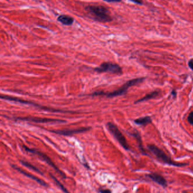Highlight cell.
Instances as JSON below:
<instances>
[{"label":"cell","mask_w":193,"mask_h":193,"mask_svg":"<svg viewBox=\"0 0 193 193\" xmlns=\"http://www.w3.org/2000/svg\"><path fill=\"white\" fill-rule=\"evenodd\" d=\"M133 2H134V3H136V4H142V1H133Z\"/></svg>","instance_id":"21"},{"label":"cell","mask_w":193,"mask_h":193,"mask_svg":"<svg viewBox=\"0 0 193 193\" xmlns=\"http://www.w3.org/2000/svg\"><path fill=\"white\" fill-rule=\"evenodd\" d=\"M11 166H12L14 169H15V170L18 171L20 173H22V174H23V175H26V176H27L28 178H30L31 179H32V180L35 181L36 182H37V183H39L40 185H42V186H44V187H48V184H47L46 182L44 181H43V180L40 179V178L37 177L35 176V175H32V174H31V173H28V172H26V171H23V169H22L21 168H20L19 167H18L17 166H16L15 165H13V164H12V165H11Z\"/></svg>","instance_id":"10"},{"label":"cell","mask_w":193,"mask_h":193,"mask_svg":"<svg viewBox=\"0 0 193 193\" xmlns=\"http://www.w3.org/2000/svg\"><path fill=\"white\" fill-rule=\"evenodd\" d=\"M134 122L139 125L146 126L148 124H151L152 122V120L150 117L146 116L134 120Z\"/></svg>","instance_id":"14"},{"label":"cell","mask_w":193,"mask_h":193,"mask_svg":"<svg viewBox=\"0 0 193 193\" xmlns=\"http://www.w3.org/2000/svg\"><path fill=\"white\" fill-rule=\"evenodd\" d=\"M107 128L124 148L126 150L129 149V145L128 144L126 138L114 124L110 122H108L107 124Z\"/></svg>","instance_id":"6"},{"label":"cell","mask_w":193,"mask_h":193,"mask_svg":"<svg viewBox=\"0 0 193 193\" xmlns=\"http://www.w3.org/2000/svg\"><path fill=\"white\" fill-rule=\"evenodd\" d=\"M171 94L173 96V98H175L176 97V95H177V92H176V91L175 90H173L172 92H171Z\"/></svg>","instance_id":"20"},{"label":"cell","mask_w":193,"mask_h":193,"mask_svg":"<svg viewBox=\"0 0 193 193\" xmlns=\"http://www.w3.org/2000/svg\"><path fill=\"white\" fill-rule=\"evenodd\" d=\"M187 121L191 125H193V112H191L189 114V115L187 117Z\"/></svg>","instance_id":"17"},{"label":"cell","mask_w":193,"mask_h":193,"mask_svg":"<svg viewBox=\"0 0 193 193\" xmlns=\"http://www.w3.org/2000/svg\"><path fill=\"white\" fill-rule=\"evenodd\" d=\"M188 65H189V66L190 67V68L192 69V70H193V59L192 58V59H191L189 61V62H188Z\"/></svg>","instance_id":"18"},{"label":"cell","mask_w":193,"mask_h":193,"mask_svg":"<svg viewBox=\"0 0 193 193\" xmlns=\"http://www.w3.org/2000/svg\"><path fill=\"white\" fill-rule=\"evenodd\" d=\"M108 2H119L120 1H107Z\"/></svg>","instance_id":"22"},{"label":"cell","mask_w":193,"mask_h":193,"mask_svg":"<svg viewBox=\"0 0 193 193\" xmlns=\"http://www.w3.org/2000/svg\"><path fill=\"white\" fill-rule=\"evenodd\" d=\"M148 148L157 157L158 159L161 160V161L165 163L166 164H168L169 165H172V166H185L186 164H182V163H176L172 160L169 157L167 156L166 153L162 151L161 149H160L157 146L154 145H148Z\"/></svg>","instance_id":"4"},{"label":"cell","mask_w":193,"mask_h":193,"mask_svg":"<svg viewBox=\"0 0 193 193\" xmlns=\"http://www.w3.org/2000/svg\"><path fill=\"white\" fill-rule=\"evenodd\" d=\"M91 129L90 127H84V128H81L79 129H68V130H50L51 132L55 133L56 134L64 135V136H72L74 134H80L84 133L86 131H89Z\"/></svg>","instance_id":"9"},{"label":"cell","mask_w":193,"mask_h":193,"mask_svg":"<svg viewBox=\"0 0 193 193\" xmlns=\"http://www.w3.org/2000/svg\"><path fill=\"white\" fill-rule=\"evenodd\" d=\"M13 119L20 121H29L33 122L35 123H41V124H46V123H65L66 121L65 120H60V119H48V118H42V117H32V116H27V117H14Z\"/></svg>","instance_id":"8"},{"label":"cell","mask_w":193,"mask_h":193,"mask_svg":"<svg viewBox=\"0 0 193 193\" xmlns=\"http://www.w3.org/2000/svg\"><path fill=\"white\" fill-rule=\"evenodd\" d=\"M20 163H21L23 166H26V167H27L28 168H29V169H32V170H33V171L36 172L37 173H39V174H40V175H43V172H42L39 169H38V168H37V167H36V166H35L32 165L31 164L28 163L27 161H23V160H20Z\"/></svg>","instance_id":"15"},{"label":"cell","mask_w":193,"mask_h":193,"mask_svg":"<svg viewBox=\"0 0 193 193\" xmlns=\"http://www.w3.org/2000/svg\"><path fill=\"white\" fill-rule=\"evenodd\" d=\"M50 175H51V177H52V178L55 181V183H56V184H57V185L61 189V190L64 192V193H69V192L66 189V187H65L64 186L62 185V184H61L56 178H55V177L53 175H52V174H50Z\"/></svg>","instance_id":"16"},{"label":"cell","mask_w":193,"mask_h":193,"mask_svg":"<svg viewBox=\"0 0 193 193\" xmlns=\"http://www.w3.org/2000/svg\"><path fill=\"white\" fill-rule=\"evenodd\" d=\"M1 99L8 100V101H13V102H19L23 104H27V105H30L34 106L36 108H39L40 109L45 110V111H48V112H61V113H73V112H69V111H65V110H60V109H57L55 108H49L47 107H44V106H41L38 104H36L35 102H34L32 101H28L27 100L22 99L19 98L17 97H14L11 96L9 95H1Z\"/></svg>","instance_id":"3"},{"label":"cell","mask_w":193,"mask_h":193,"mask_svg":"<svg viewBox=\"0 0 193 193\" xmlns=\"http://www.w3.org/2000/svg\"><path fill=\"white\" fill-rule=\"evenodd\" d=\"M161 93V91H159V90H155L153 92H151L148 94L146 95L145 97L139 99L138 100L135 102V103H138V102H143V101H147V100H149L150 99H155L158 96H159Z\"/></svg>","instance_id":"13"},{"label":"cell","mask_w":193,"mask_h":193,"mask_svg":"<svg viewBox=\"0 0 193 193\" xmlns=\"http://www.w3.org/2000/svg\"><path fill=\"white\" fill-rule=\"evenodd\" d=\"M148 177L153 181L157 182V184H159L163 186H166V179L161 175L157 173H151L148 175Z\"/></svg>","instance_id":"12"},{"label":"cell","mask_w":193,"mask_h":193,"mask_svg":"<svg viewBox=\"0 0 193 193\" xmlns=\"http://www.w3.org/2000/svg\"><path fill=\"white\" fill-rule=\"evenodd\" d=\"M146 79V78H135L131 80H130L127 82L125 83L121 87L119 88L117 90H115L113 92H104V91H96L93 92L92 94H90V96H105L107 98H115L117 96H120L124 95L126 93L130 87L133 86H135L139 84L140 83H142Z\"/></svg>","instance_id":"2"},{"label":"cell","mask_w":193,"mask_h":193,"mask_svg":"<svg viewBox=\"0 0 193 193\" xmlns=\"http://www.w3.org/2000/svg\"><path fill=\"white\" fill-rule=\"evenodd\" d=\"M23 147H24L26 151L37 155L41 160H43V161H44L45 162H46V163L49 166H51L52 168H53L55 170V171L58 173H59V175H61V176H62L64 178H66V175L62 171H61L57 166H55V164L53 163V161H52V160L49 157H48L45 154H44L42 152H40V151L37 150L36 149L29 148H28V147L26 146H23Z\"/></svg>","instance_id":"7"},{"label":"cell","mask_w":193,"mask_h":193,"mask_svg":"<svg viewBox=\"0 0 193 193\" xmlns=\"http://www.w3.org/2000/svg\"><path fill=\"white\" fill-rule=\"evenodd\" d=\"M90 17L101 23H108L113 20L109 10L101 5H89L85 7Z\"/></svg>","instance_id":"1"},{"label":"cell","mask_w":193,"mask_h":193,"mask_svg":"<svg viewBox=\"0 0 193 193\" xmlns=\"http://www.w3.org/2000/svg\"><path fill=\"white\" fill-rule=\"evenodd\" d=\"M183 193H185V192H184Z\"/></svg>","instance_id":"23"},{"label":"cell","mask_w":193,"mask_h":193,"mask_svg":"<svg viewBox=\"0 0 193 193\" xmlns=\"http://www.w3.org/2000/svg\"><path fill=\"white\" fill-rule=\"evenodd\" d=\"M93 70L99 73H110L116 75L122 74V70L120 65L111 62H103L100 66L95 67Z\"/></svg>","instance_id":"5"},{"label":"cell","mask_w":193,"mask_h":193,"mask_svg":"<svg viewBox=\"0 0 193 193\" xmlns=\"http://www.w3.org/2000/svg\"><path fill=\"white\" fill-rule=\"evenodd\" d=\"M57 20L65 26H72L74 22V18L69 15L62 14L58 17Z\"/></svg>","instance_id":"11"},{"label":"cell","mask_w":193,"mask_h":193,"mask_svg":"<svg viewBox=\"0 0 193 193\" xmlns=\"http://www.w3.org/2000/svg\"><path fill=\"white\" fill-rule=\"evenodd\" d=\"M100 193H112L111 191L109 189H101L100 190Z\"/></svg>","instance_id":"19"}]
</instances>
